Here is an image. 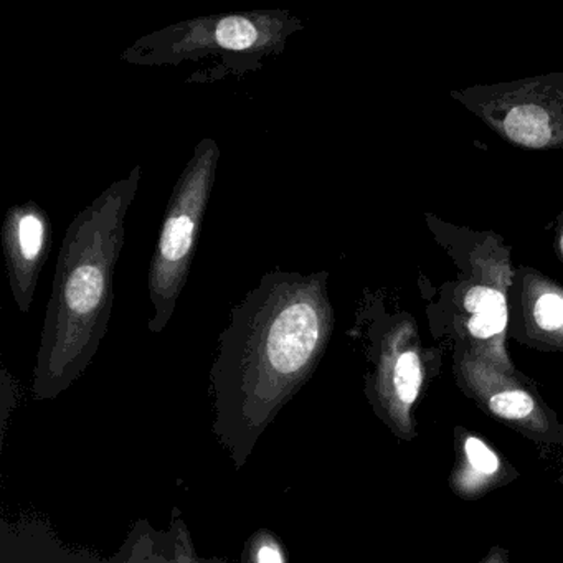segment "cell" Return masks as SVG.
Listing matches in <instances>:
<instances>
[{"instance_id":"obj_2","label":"cell","mask_w":563,"mask_h":563,"mask_svg":"<svg viewBox=\"0 0 563 563\" xmlns=\"http://www.w3.org/2000/svg\"><path fill=\"white\" fill-rule=\"evenodd\" d=\"M143 167L114 180L75 216L58 253L35 367L37 398L67 390L93 361L110 324L114 272Z\"/></svg>"},{"instance_id":"obj_12","label":"cell","mask_w":563,"mask_h":563,"mask_svg":"<svg viewBox=\"0 0 563 563\" xmlns=\"http://www.w3.org/2000/svg\"><path fill=\"white\" fill-rule=\"evenodd\" d=\"M255 563H285L278 543L273 539H262L256 547Z\"/></svg>"},{"instance_id":"obj_10","label":"cell","mask_w":563,"mask_h":563,"mask_svg":"<svg viewBox=\"0 0 563 563\" xmlns=\"http://www.w3.org/2000/svg\"><path fill=\"white\" fill-rule=\"evenodd\" d=\"M509 335L537 351L563 352V286L529 266L517 269Z\"/></svg>"},{"instance_id":"obj_11","label":"cell","mask_w":563,"mask_h":563,"mask_svg":"<svg viewBox=\"0 0 563 563\" xmlns=\"http://www.w3.org/2000/svg\"><path fill=\"white\" fill-rule=\"evenodd\" d=\"M453 470L448 486L454 496L463 500H477L487 494L509 486L519 471L500 456L484 438L463 427H454Z\"/></svg>"},{"instance_id":"obj_3","label":"cell","mask_w":563,"mask_h":563,"mask_svg":"<svg viewBox=\"0 0 563 563\" xmlns=\"http://www.w3.org/2000/svg\"><path fill=\"white\" fill-rule=\"evenodd\" d=\"M305 22L285 9L202 15L137 38L121 54L134 67L196 65L187 84L212 85L262 71Z\"/></svg>"},{"instance_id":"obj_16","label":"cell","mask_w":563,"mask_h":563,"mask_svg":"<svg viewBox=\"0 0 563 563\" xmlns=\"http://www.w3.org/2000/svg\"><path fill=\"white\" fill-rule=\"evenodd\" d=\"M562 448H563V446H562ZM559 483H560V484H563V473H562V474H560V476H559Z\"/></svg>"},{"instance_id":"obj_8","label":"cell","mask_w":563,"mask_h":563,"mask_svg":"<svg viewBox=\"0 0 563 563\" xmlns=\"http://www.w3.org/2000/svg\"><path fill=\"white\" fill-rule=\"evenodd\" d=\"M453 374L457 388L493 420L539 446H563V420L526 375L503 371L461 344H454Z\"/></svg>"},{"instance_id":"obj_4","label":"cell","mask_w":563,"mask_h":563,"mask_svg":"<svg viewBox=\"0 0 563 563\" xmlns=\"http://www.w3.org/2000/svg\"><path fill=\"white\" fill-rule=\"evenodd\" d=\"M443 236L454 243L444 245L461 263V279L443 298L441 334L503 371L516 372L507 352L510 292L516 276L510 250L493 233L470 232L467 239L460 236L463 245L448 233Z\"/></svg>"},{"instance_id":"obj_15","label":"cell","mask_w":563,"mask_h":563,"mask_svg":"<svg viewBox=\"0 0 563 563\" xmlns=\"http://www.w3.org/2000/svg\"><path fill=\"white\" fill-rule=\"evenodd\" d=\"M176 563H199V560L189 559V556H179Z\"/></svg>"},{"instance_id":"obj_6","label":"cell","mask_w":563,"mask_h":563,"mask_svg":"<svg viewBox=\"0 0 563 563\" xmlns=\"http://www.w3.org/2000/svg\"><path fill=\"white\" fill-rule=\"evenodd\" d=\"M365 395L378 420L400 441L418 437L417 407L440 371V354L421 342L410 316H394L368 328Z\"/></svg>"},{"instance_id":"obj_9","label":"cell","mask_w":563,"mask_h":563,"mask_svg":"<svg viewBox=\"0 0 563 563\" xmlns=\"http://www.w3.org/2000/svg\"><path fill=\"white\" fill-rule=\"evenodd\" d=\"M52 235L51 217L37 202L15 203L5 213L0 243L12 296L24 314L34 302L38 278L51 253Z\"/></svg>"},{"instance_id":"obj_7","label":"cell","mask_w":563,"mask_h":563,"mask_svg":"<svg viewBox=\"0 0 563 563\" xmlns=\"http://www.w3.org/2000/svg\"><path fill=\"white\" fill-rule=\"evenodd\" d=\"M450 95L512 146L563 150V74L476 85Z\"/></svg>"},{"instance_id":"obj_5","label":"cell","mask_w":563,"mask_h":563,"mask_svg":"<svg viewBox=\"0 0 563 563\" xmlns=\"http://www.w3.org/2000/svg\"><path fill=\"white\" fill-rule=\"evenodd\" d=\"M219 161L217 141L212 137L200 141L170 194L147 272V292L154 308L147 328L154 334L169 324L189 279Z\"/></svg>"},{"instance_id":"obj_13","label":"cell","mask_w":563,"mask_h":563,"mask_svg":"<svg viewBox=\"0 0 563 563\" xmlns=\"http://www.w3.org/2000/svg\"><path fill=\"white\" fill-rule=\"evenodd\" d=\"M477 563H509V552L500 545L490 547Z\"/></svg>"},{"instance_id":"obj_1","label":"cell","mask_w":563,"mask_h":563,"mask_svg":"<svg viewBox=\"0 0 563 563\" xmlns=\"http://www.w3.org/2000/svg\"><path fill=\"white\" fill-rule=\"evenodd\" d=\"M329 273L273 269L230 312L210 371L213 430L236 464L301 390L334 332Z\"/></svg>"},{"instance_id":"obj_14","label":"cell","mask_w":563,"mask_h":563,"mask_svg":"<svg viewBox=\"0 0 563 563\" xmlns=\"http://www.w3.org/2000/svg\"><path fill=\"white\" fill-rule=\"evenodd\" d=\"M555 252L559 258L563 262V217L560 219L559 227L555 233Z\"/></svg>"}]
</instances>
